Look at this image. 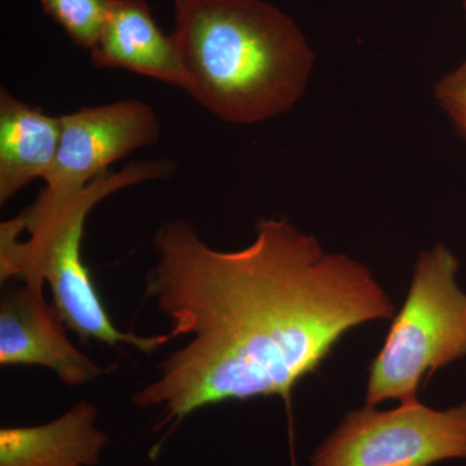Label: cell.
I'll return each mask as SVG.
<instances>
[{
	"mask_svg": "<svg viewBox=\"0 0 466 466\" xmlns=\"http://www.w3.org/2000/svg\"><path fill=\"white\" fill-rule=\"evenodd\" d=\"M153 249L147 296L170 320L171 339L188 341L131 400L159 408L165 421L229 400L278 395L289 406L345 334L395 317L366 266L328 253L288 218L259 220L254 241L235 251L213 249L188 220H171Z\"/></svg>",
	"mask_w": 466,
	"mask_h": 466,
	"instance_id": "obj_1",
	"label": "cell"
},
{
	"mask_svg": "<svg viewBox=\"0 0 466 466\" xmlns=\"http://www.w3.org/2000/svg\"><path fill=\"white\" fill-rule=\"evenodd\" d=\"M171 34L183 90L220 121L287 115L308 88L314 51L297 24L263 0H175Z\"/></svg>",
	"mask_w": 466,
	"mask_h": 466,
	"instance_id": "obj_2",
	"label": "cell"
},
{
	"mask_svg": "<svg viewBox=\"0 0 466 466\" xmlns=\"http://www.w3.org/2000/svg\"><path fill=\"white\" fill-rule=\"evenodd\" d=\"M170 159H148L126 165L116 173L94 180L78 195L52 208H27L0 225V280L33 288L50 287L54 305L64 323L82 341H99L116 348L133 346L144 354L167 345L171 337L137 336L113 324L82 260L86 220L92 208L113 193L148 180L171 177Z\"/></svg>",
	"mask_w": 466,
	"mask_h": 466,
	"instance_id": "obj_3",
	"label": "cell"
},
{
	"mask_svg": "<svg viewBox=\"0 0 466 466\" xmlns=\"http://www.w3.org/2000/svg\"><path fill=\"white\" fill-rule=\"evenodd\" d=\"M458 269L444 245L420 254L403 308L370 364L366 406L417 400L420 383L466 357V294L456 283Z\"/></svg>",
	"mask_w": 466,
	"mask_h": 466,
	"instance_id": "obj_4",
	"label": "cell"
},
{
	"mask_svg": "<svg viewBox=\"0 0 466 466\" xmlns=\"http://www.w3.org/2000/svg\"><path fill=\"white\" fill-rule=\"evenodd\" d=\"M449 459H466V401L437 410L417 400L348 413L311 466H431Z\"/></svg>",
	"mask_w": 466,
	"mask_h": 466,
	"instance_id": "obj_5",
	"label": "cell"
},
{
	"mask_svg": "<svg viewBox=\"0 0 466 466\" xmlns=\"http://www.w3.org/2000/svg\"><path fill=\"white\" fill-rule=\"evenodd\" d=\"M60 118L56 159L34 207H56L75 198L108 173L110 165L153 146L161 134L155 110L137 99L86 106Z\"/></svg>",
	"mask_w": 466,
	"mask_h": 466,
	"instance_id": "obj_6",
	"label": "cell"
},
{
	"mask_svg": "<svg viewBox=\"0 0 466 466\" xmlns=\"http://www.w3.org/2000/svg\"><path fill=\"white\" fill-rule=\"evenodd\" d=\"M66 323L41 288L20 283L0 299V366L47 368L67 386H81L109 372L70 342Z\"/></svg>",
	"mask_w": 466,
	"mask_h": 466,
	"instance_id": "obj_7",
	"label": "cell"
},
{
	"mask_svg": "<svg viewBox=\"0 0 466 466\" xmlns=\"http://www.w3.org/2000/svg\"><path fill=\"white\" fill-rule=\"evenodd\" d=\"M90 56L97 69H124L175 87L186 86L177 43L156 24L148 0H116Z\"/></svg>",
	"mask_w": 466,
	"mask_h": 466,
	"instance_id": "obj_8",
	"label": "cell"
},
{
	"mask_svg": "<svg viewBox=\"0 0 466 466\" xmlns=\"http://www.w3.org/2000/svg\"><path fill=\"white\" fill-rule=\"evenodd\" d=\"M97 408L78 401L46 424L0 431V466H95L109 437L96 426Z\"/></svg>",
	"mask_w": 466,
	"mask_h": 466,
	"instance_id": "obj_9",
	"label": "cell"
},
{
	"mask_svg": "<svg viewBox=\"0 0 466 466\" xmlns=\"http://www.w3.org/2000/svg\"><path fill=\"white\" fill-rule=\"evenodd\" d=\"M60 116L0 90V204L42 177L54 167L60 146Z\"/></svg>",
	"mask_w": 466,
	"mask_h": 466,
	"instance_id": "obj_10",
	"label": "cell"
},
{
	"mask_svg": "<svg viewBox=\"0 0 466 466\" xmlns=\"http://www.w3.org/2000/svg\"><path fill=\"white\" fill-rule=\"evenodd\" d=\"M43 11L63 27L70 41L90 51L116 0H39Z\"/></svg>",
	"mask_w": 466,
	"mask_h": 466,
	"instance_id": "obj_11",
	"label": "cell"
},
{
	"mask_svg": "<svg viewBox=\"0 0 466 466\" xmlns=\"http://www.w3.org/2000/svg\"><path fill=\"white\" fill-rule=\"evenodd\" d=\"M435 96L466 137V61L455 72L441 79L435 87Z\"/></svg>",
	"mask_w": 466,
	"mask_h": 466,
	"instance_id": "obj_12",
	"label": "cell"
},
{
	"mask_svg": "<svg viewBox=\"0 0 466 466\" xmlns=\"http://www.w3.org/2000/svg\"><path fill=\"white\" fill-rule=\"evenodd\" d=\"M464 7H465V11H466V0H464Z\"/></svg>",
	"mask_w": 466,
	"mask_h": 466,
	"instance_id": "obj_13",
	"label": "cell"
}]
</instances>
